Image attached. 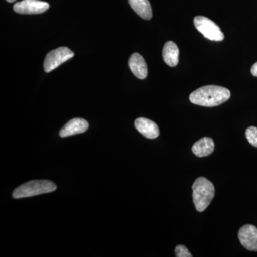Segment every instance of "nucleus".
<instances>
[{
  "mask_svg": "<svg viewBox=\"0 0 257 257\" xmlns=\"http://www.w3.org/2000/svg\"><path fill=\"white\" fill-rule=\"evenodd\" d=\"M231 92L226 88L216 85L204 86L191 93L189 100L197 105L212 107L229 100Z\"/></svg>",
  "mask_w": 257,
  "mask_h": 257,
  "instance_id": "1",
  "label": "nucleus"
},
{
  "mask_svg": "<svg viewBox=\"0 0 257 257\" xmlns=\"http://www.w3.org/2000/svg\"><path fill=\"white\" fill-rule=\"evenodd\" d=\"M193 202L199 212L205 210L215 195L214 184L205 177H199L192 185Z\"/></svg>",
  "mask_w": 257,
  "mask_h": 257,
  "instance_id": "2",
  "label": "nucleus"
},
{
  "mask_svg": "<svg viewBox=\"0 0 257 257\" xmlns=\"http://www.w3.org/2000/svg\"><path fill=\"white\" fill-rule=\"evenodd\" d=\"M57 186L49 180H33L20 186L13 193L14 199L31 197L54 192Z\"/></svg>",
  "mask_w": 257,
  "mask_h": 257,
  "instance_id": "3",
  "label": "nucleus"
},
{
  "mask_svg": "<svg viewBox=\"0 0 257 257\" xmlns=\"http://www.w3.org/2000/svg\"><path fill=\"white\" fill-rule=\"evenodd\" d=\"M196 29L205 38L211 41L220 42L224 39V35L220 28L210 19L204 16H197L194 19Z\"/></svg>",
  "mask_w": 257,
  "mask_h": 257,
  "instance_id": "4",
  "label": "nucleus"
},
{
  "mask_svg": "<svg viewBox=\"0 0 257 257\" xmlns=\"http://www.w3.org/2000/svg\"><path fill=\"white\" fill-rule=\"evenodd\" d=\"M74 53L66 47H61L47 54L44 62V69L46 72H52L66 61L74 57Z\"/></svg>",
  "mask_w": 257,
  "mask_h": 257,
  "instance_id": "5",
  "label": "nucleus"
},
{
  "mask_svg": "<svg viewBox=\"0 0 257 257\" xmlns=\"http://www.w3.org/2000/svg\"><path fill=\"white\" fill-rule=\"evenodd\" d=\"M49 8V3L40 0H23L15 3L13 7L15 13L21 15L42 14Z\"/></svg>",
  "mask_w": 257,
  "mask_h": 257,
  "instance_id": "6",
  "label": "nucleus"
},
{
  "mask_svg": "<svg viewBox=\"0 0 257 257\" xmlns=\"http://www.w3.org/2000/svg\"><path fill=\"white\" fill-rule=\"evenodd\" d=\"M240 243L248 251H257V228L246 224L240 228L238 234Z\"/></svg>",
  "mask_w": 257,
  "mask_h": 257,
  "instance_id": "7",
  "label": "nucleus"
},
{
  "mask_svg": "<svg viewBox=\"0 0 257 257\" xmlns=\"http://www.w3.org/2000/svg\"><path fill=\"white\" fill-rule=\"evenodd\" d=\"M135 126L139 133L147 139L154 140L160 135V130L156 123L147 118H138L135 120Z\"/></svg>",
  "mask_w": 257,
  "mask_h": 257,
  "instance_id": "8",
  "label": "nucleus"
},
{
  "mask_svg": "<svg viewBox=\"0 0 257 257\" xmlns=\"http://www.w3.org/2000/svg\"><path fill=\"white\" fill-rule=\"evenodd\" d=\"M89 128V123L82 118H74L71 119L61 130L60 135L61 138H67L69 136L84 133Z\"/></svg>",
  "mask_w": 257,
  "mask_h": 257,
  "instance_id": "9",
  "label": "nucleus"
},
{
  "mask_svg": "<svg viewBox=\"0 0 257 257\" xmlns=\"http://www.w3.org/2000/svg\"><path fill=\"white\" fill-rule=\"evenodd\" d=\"M128 66L135 77L140 79L146 78L148 70L143 56L139 53H133L128 61Z\"/></svg>",
  "mask_w": 257,
  "mask_h": 257,
  "instance_id": "10",
  "label": "nucleus"
},
{
  "mask_svg": "<svg viewBox=\"0 0 257 257\" xmlns=\"http://www.w3.org/2000/svg\"><path fill=\"white\" fill-rule=\"evenodd\" d=\"M215 148L214 140L210 138H203L194 144L192 150L194 155L198 157L209 156Z\"/></svg>",
  "mask_w": 257,
  "mask_h": 257,
  "instance_id": "11",
  "label": "nucleus"
},
{
  "mask_svg": "<svg viewBox=\"0 0 257 257\" xmlns=\"http://www.w3.org/2000/svg\"><path fill=\"white\" fill-rule=\"evenodd\" d=\"M179 50L177 44L168 41L162 50V57L166 64L170 67H175L179 63Z\"/></svg>",
  "mask_w": 257,
  "mask_h": 257,
  "instance_id": "12",
  "label": "nucleus"
},
{
  "mask_svg": "<svg viewBox=\"0 0 257 257\" xmlns=\"http://www.w3.org/2000/svg\"><path fill=\"white\" fill-rule=\"evenodd\" d=\"M128 3L140 18L146 20L152 19V10L149 0H128Z\"/></svg>",
  "mask_w": 257,
  "mask_h": 257,
  "instance_id": "13",
  "label": "nucleus"
},
{
  "mask_svg": "<svg viewBox=\"0 0 257 257\" xmlns=\"http://www.w3.org/2000/svg\"><path fill=\"white\" fill-rule=\"evenodd\" d=\"M246 138L247 139L248 143L251 144L252 146L257 147V127L255 126H250L246 128Z\"/></svg>",
  "mask_w": 257,
  "mask_h": 257,
  "instance_id": "14",
  "label": "nucleus"
},
{
  "mask_svg": "<svg viewBox=\"0 0 257 257\" xmlns=\"http://www.w3.org/2000/svg\"><path fill=\"white\" fill-rule=\"evenodd\" d=\"M176 256L177 257H192V254L189 252L188 248L184 245H177L175 248Z\"/></svg>",
  "mask_w": 257,
  "mask_h": 257,
  "instance_id": "15",
  "label": "nucleus"
},
{
  "mask_svg": "<svg viewBox=\"0 0 257 257\" xmlns=\"http://www.w3.org/2000/svg\"><path fill=\"white\" fill-rule=\"evenodd\" d=\"M251 73L253 76L257 77V62L253 64L252 67H251Z\"/></svg>",
  "mask_w": 257,
  "mask_h": 257,
  "instance_id": "16",
  "label": "nucleus"
},
{
  "mask_svg": "<svg viewBox=\"0 0 257 257\" xmlns=\"http://www.w3.org/2000/svg\"><path fill=\"white\" fill-rule=\"evenodd\" d=\"M8 3H13V2L16 1V0H7Z\"/></svg>",
  "mask_w": 257,
  "mask_h": 257,
  "instance_id": "17",
  "label": "nucleus"
}]
</instances>
